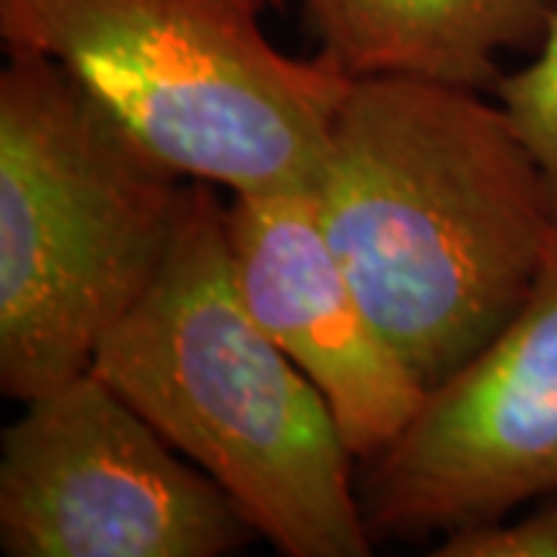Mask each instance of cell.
Wrapping results in <instances>:
<instances>
[{"instance_id":"4","label":"cell","mask_w":557,"mask_h":557,"mask_svg":"<svg viewBox=\"0 0 557 557\" xmlns=\"http://www.w3.org/2000/svg\"><path fill=\"white\" fill-rule=\"evenodd\" d=\"M270 0H0L7 50L72 69L164 164L233 196L317 189L350 81L288 57Z\"/></svg>"},{"instance_id":"11","label":"cell","mask_w":557,"mask_h":557,"mask_svg":"<svg viewBox=\"0 0 557 557\" xmlns=\"http://www.w3.org/2000/svg\"><path fill=\"white\" fill-rule=\"evenodd\" d=\"M270 3H273V7H285V0H270Z\"/></svg>"},{"instance_id":"3","label":"cell","mask_w":557,"mask_h":557,"mask_svg":"<svg viewBox=\"0 0 557 557\" xmlns=\"http://www.w3.org/2000/svg\"><path fill=\"white\" fill-rule=\"evenodd\" d=\"M193 180L94 87L32 50L0 72V394L32 403L94 369L177 239Z\"/></svg>"},{"instance_id":"8","label":"cell","mask_w":557,"mask_h":557,"mask_svg":"<svg viewBox=\"0 0 557 557\" xmlns=\"http://www.w3.org/2000/svg\"><path fill=\"white\" fill-rule=\"evenodd\" d=\"M307 32L347 78L496 90L498 53L539 50L557 0H300Z\"/></svg>"},{"instance_id":"5","label":"cell","mask_w":557,"mask_h":557,"mask_svg":"<svg viewBox=\"0 0 557 557\" xmlns=\"http://www.w3.org/2000/svg\"><path fill=\"white\" fill-rule=\"evenodd\" d=\"M255 539L218 480L94 369L3 428L7 557H226Z\"/></svg>"},{"instance_id":"9","label":"cell","mask_w":557,"mask_h":557,"mask_svg":"<svg viewBox=\"0 0 557 557\" xmlns=\"http://www.w3.org/2000/svg\"><path fill=\"white\" fill-rule=\"evenodd\" d=\"M493 94L536 161L557 223V13L539 44L536 60L515 75H502Z\"/></svg>"},{"instance_id":"6","label":"cell","mask_w":557,"mask_h":557,"mask_svg":"<svg viewBox=\"0 0 557 557\" xmlns=\"http://www.w3.org/2000/svg\"><path fill=\"white\" fill-rule=\"evenodd\" d=\"M557 493V230L515 319L428 391L379 456L357 461L375 545L431 542Z\"/></svg>"},{"instance_id":"1","label":"cell","mask_w":557,"mask_h":557,"mask_svg":"<svg viewBox=\"0 0 557 557\" xmlns=\"http://www.w3.org/2000/svg\"><path fill=\"white\" fill-rule=\"evenodd\" d=\"M325 239L428 391L515 319L557 223L502 102L421 78H354L317 186Z\"/></svg>"},{"instance_id":"7","label":"cell","mask_w":557,"mask_h":557,"mask_svg":"<svg viewBox=\"0 0 557 557\" xmlns=\"http://www.w3.org/2000/svg\"><path fill=\"white\" fill-rule=\"evenodd\" d=\"M242 304L325 397L357 461L416 418L428 387L399 359L325 239L317 189L233 196L223 214Z\"/></svg>"},{"instance_id":"2","label":"cell","mask_w":557,"mask_h":557,"mask_svg":"<svg viewBox=\"0 0 557 557\" xmlns=\"http://www.w3.org/2000/svg\"><path fill=\"white\" fill-rule=\"evenodd\" d=\"M226 205L193 180L177 239L94 372L236 502L285 557H366L357 458L325 397L242 304Z\"/></svg>"},{"instance_id":"10","label":"cell","mask_w":557,"mask_h":557,"mask_svg":"<svg viewBox=\"0 0 557 557\" xmlns=\"http://www.w3.org/2000/svg\"><path fill=\"white\" fill-rule=\"evenodd\" d=\"M434 557H557V493L518 520L458 530L437 539Z\"/></svg>"}]
</instances>
